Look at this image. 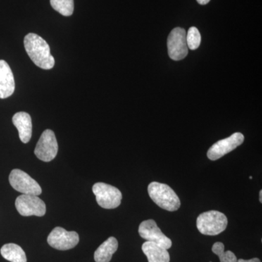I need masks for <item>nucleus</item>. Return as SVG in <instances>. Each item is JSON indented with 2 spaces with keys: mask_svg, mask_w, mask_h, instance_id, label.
Listing matches in <instances>:
<instances>
[{
  "mask_svg": "<svg viewBox=\"0 0 262 262\" xmlns=\"http://www.w3.org/2000/svg\"><path fill=\"white\" fill-rule=\"evenodd\" d=\"M249 178H250V179H252L253 177H250Z\"/></svg>",
  "mask_w": 262,
  "mask_h": 262,
  "instance_id": "nucleus-23",
  "label": "nucleus"
},
{
  "mask_svg": "<svg viewBox=\"0 0 262 262\" xmlns=\"http://www.w3.org/2000/svg\"><path fill=\"white\" fill-rule=\"evenodd\" d=\"M24 48L27 54L42 70H51L55 65L54 57L52 56L49 45L40 36L29 33L24 38Z\"/></svg>",
  "mask_w": 262,
  "mask_h": 262,
  "instance_id": "nucleus-1",
  "label": "nucleus"
},
{
  "mask_svg": "<svg viewBox=\"0 0 262 262\" xmlns=\"http://www.w3.org/2000/svg\"><path fill=\"white\" fill-rule=\"evenodd\" d=\"M9 182L13 189L22 194L37 196L42 194V189L39 184L20 169L12 170L9 176Z\"/></svg>",
  "mask_w": 262,
  "mask_h": 262,
  "instance_id": "nucleus-5",
  "label": "nucleus"
},
{
  "mask_svg": "<svg viewBox=\"0 0 262 262\" xmlns=\"http://www.w3.org/2000/svg\"><path fill=\"white\" fill-rule=\"evenodd\" d=\"M237 262H261V261H260L259 258H253L249 260H245L241 258V259L237 260Z\"/></svg>",
  "mask_w": 262,
  "mask_h": 262,
  "instance_id": "nucleus-20",
  "label": "nucleus"
},
{
  "mask_svg": "<svg viewBox=\"0 0 262 262\" xmlns=\"http://www.w3.org/2000/svg\"><path fill=\"white\" fill-rule=\"evenodd\" d=\"M58 150V142L54 132L48 129L39 138L34 149V154L38 159L48 163L56 158Z\"/></svg>",
  "mask_w": 262,
  "mask_h": 262,
  "instance_id": "nucleus-7",
  "label": "nucleus"
},
{
  "mask_svg": "<svg viewBox=\"0 0 262 262\" xmlns=\"http://www.w3.org/2000/svg\"><path fill=\"white\" fill-rule=\"evenodd\" d=\"M15 80L10 66L0 60V98L10 97L15 91Z\"/></svg>",
  "mask_w": 262,
  "mask_h": 262,
  "instance_id": "nucleus-12",
  "label": "nucleus"
},
{
  "mask_svg": "<svg viewBox=\"0 0 262 262\" xmlns=\"http://www.w3.org/2000/svg\"><path fill=\"white\" fill-rule=\"evenodd\" d=\"M201 42V35L199 30L196 27H191L187 34V44L188 48L190 50L198 49Z\"/></svg>",
  "mask_w": 262,
  "mask_h": 262,
  "instance_id": "nucleus-19",
  "label": "nucleus"
},
{
  "mask_svg": "<svg viewBox=\"0 0 262 262\" xmlns=\"http://www.w3.org/2000/svg\"><path fill=\"white\" fill-rule=\"evenodd\" d=\"M118 248V242L114 237H110L96 249L94 253L96 262H110L114 253Z\"/></svg>",
  "mask_w": 262,
  "mask_h": 262,
  "instance_id": "nucleus-15",
  "label": "nucleus"
},
{
  "mask_svg": "<svg viewBox=\"0 0 262 262\" xmlns=\"http://www.w3.org/2000/svg\"><path fill=\"white\" fill-rule=\"evenodd\" d=\"M2 256L10 262H27L22 248L15 244H5L0 250Z\"/></svg>",
  "mask_w": 262,
  "mask_h": 262,
  "instance_id": "nucleus-16",
  "label": "nucleus"
},
{
  "mask_svg": "<svg viewBox=\"0 0 262 262\" xmlns=\"http://www.w3.org/2000/svg\"><path fill=\"white\" fill-rule=\"evenodd\" d=\"M52 8L63 16L73 14L74 0H51Z\"/></svg>",
  "mask_w": 262,
  "mask_h": 262,
  "instance_id": "nucleus-17",
  "label": "nucleus"
},
{
  "mask_svg": "<svg viewBox=\"0 0 262 262\" xmlns=\"http://www.w3.org/2000/svg\"><path fill=\"white\" fill-rule=\"evenodd\" d=\"M93 192L96 195L98 206L105 209H114L121 204L122 193L117 188L98 182L93 187Z\"/></svg>",
  "mask_w": 262,
  "mask_h": 262,
  "instance_id": "nucleus-4",
  "label": "nucleus"
},
{
  "mask_svg": "<svg viewBox=\"0 0 262 262\" xmlns=\"http://www.w3.org/2000/svg\"><path fill=\"white\" fill-rule=\"evenodd\" d=\"M141 248L149 262H170L168 250L159 245L146 241Z\"/></svg>",
  "mask_w": 262,
  "mask_h": 262,
  "instance_id": "nucleus-14",
  "label": "nucleus"
},
{
  "mask_svg": "<svg viewBox=\"0 0 262 262\" xmlns=\"http://www.w3.org/2000/svg\"><path fill=\"white\" fill-rule=\"evenodd\" d=\"M244 136L241 133H234L232 136L225 139L217 141L208 149L207 156L208 159L217 160L225 155L233 151L244 143Z\"/></svg>",
  "mask_w": 262,
  "mask_h": 262,
  "instance_id": "nucleus-10",
  "label": "nucleus"
},
{
  "mask_svg": "<svg viewBox=\"0 0 262 262\" xmlns=\"http://www.w3.org/2000/svg\"><path fill=\"white\" fill-rule=\"evenodd\" d=\"M168 51L170 58L174 61L184 59L188 54L187 33L184 29L177 27L168 37Z\"/></svg>",
  "mask_w": 262,
  "mask_h": 262,
  "instance_id": "nucleus-8",
  "label": "nucleus"
},
{
  "mask_svg": "<svg viewBox=\"0 0 262 262\" xmlns=\"http://www.w3.org/2000/svg\"><path fill=\"white\" fill-rule=\"evenodd\" d=\"M13 123L18 129L20 141L27 144L30 141L32 134V118L28 113L20 112L13 117Z\"/></svg>",
  "mask_w": 262,
  "mask_h": 262,
  "instance_id": "nucleus-13",
  "label": "nucleus"
},
{
  "mask_svg": "<svg viewBox=\"0 0 262 262\" xmlns=\"http://www.w3.org/2000/svg\"><path fill=\"white\" fill-rule=\"evenodd\" d=\"M210 262H212V261H210Z\"/></svg>",
  "mask_w": 262,
  "mask_h": 262,
  "instance_id": "nucleus-24",
  "label": "nucleus"
},
{
  "mask_svg": "<svg viewBox=\"0 0 262 262\" xmlns=\"http://www.w3.org/2000/svg\"><path fill=\"white\" fill-rule=\"evenodd\" d=\"M15 208L23 216H43L46 213V206L44 201L37 195L21 194L15 200Z\"/></svg>",
  "mask_w": 262,
  "mask_h": 262,
  "instance_id": "nucleus-6",
  "label": "nucleus"
},
{
  "mask_svg": "<svg viewBox=\"0 0 262 262\" xmlns=\"http://www.w3.org/2000/svg\"><path fill=\"white\" fill-rule=\"evenodd\" d=\"M259 201L260 203H262V191L260 190L259 192Z\"/></svg>",
  "mask_w": 262,
  "mask_h": 262,
  "instance_id": "nucleus-22",
  "label": "nucleus"
},
{
  "mask_svg": "<svg viewBox=\"0 0 262 262\" xmlns=\"http://www.w3.org/2000/svg\"><path fill=\"white\" fill-rule=\"evenodd\" d=\"M200 5H205L208 4L211 0H196Z\"/></svg>",
  "mask_w": 262,
  "mask_h": 262,
  "instance_id": "nucleus-21",
  "label": "nucleus"
},
{
  "mask_svg": "<svg viewBox=\"0 0 262 262\" xmlns=\"http://www.w3.org/2000/svg\"><path fill=\"white\" fill-rule=\"evenodd\" d=\"M139 233L143 239L149 242L159 245L167 250L171 248V239L162 232L154 220H149L141 222L139 227Z\"/></svg>",
  "mask_w": 262,
  "mask_h": 262,
  "instance_id": "nucleus-11",
  "label": "nucleus"
},
{
  "mask_svg": "<svg viewBox=\"0 0 262 262\" xmlns=\"http://www.w3.org/2000/svg\"><path fill=\"white\" fill-rule=\"evenodd\" d=\"M228 225L227 216L222 212L209 211L198 215L196 227L201 234L214 236L223 232Z\"/></svg>",
  "mask_w": 262,
  "mask_h": 262,
  "instance_id": "nucleus-3",
  "label": "nucleus"
},
{
  "mask_svg": "<svg viewBox=\"0 0 262 262\" xmlns=\"http://www.w3.org/2000/svg\"><path fill=\"white\" fill-rule=\"evenodd\" d=\"M148 193L155 203L164 210L176 211L180 208L181 201L178 195L167 184L156 182L150 183Z\"/></svg>",
  "mask_w": 262,
  "mask_h": 262,
  "instance_id": "nucleus-2",
  "label": "nucleus"
},
{
  "mask_svg": "<svg viewBox=\"0 0 262 262\" xmlns=\"http://www.w3.org/2000/svg\"><path fill=\"white\" fill-rule=\"evenodd\" d=\"M212 251L219 256L220 262H237V258L231 251H225V245L221 242H216L212 247Z\"/></svg>",
  "mask_w": 262,
  "mask_h": 262,
  "instance_id": "nucleus-18",
  "label": "nucleus"
},
{
  "mask_svg": "<svg viewBox=\"0 0 262 262\" xmlns=\"http://www.w3.org/2000/svg\"><path fill=\"white\" fill-rule=\"evenodd\" d=\"M80 241L76 232H68L62 227H56L48 237V243L52 248L60 251H67L75 248Z\"/></svg>",
  "mask_w": 262,
  "mask_h": 262,
  "instance_id": "nucleus-9",
  "label": "nucleus"
}]
</instances>
